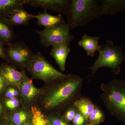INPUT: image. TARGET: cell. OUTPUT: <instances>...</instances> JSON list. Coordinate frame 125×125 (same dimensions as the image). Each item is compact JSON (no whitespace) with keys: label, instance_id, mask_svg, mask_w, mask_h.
I'll use <instances>...</instances> for the list:
<instances>
[{"label":"cell","instance_id":"22","mask_svg":"<svg viewBox=\"0 0 125 125\" xmlns=\"http://www.w3.org/2000/svg\"><path fill=\"white\" fill-rule=\"evenodd\" d=\"M2 103L5 110L13 111L19 107L20 102L17 97L11 99H3Z\"/></svg>","mask_w":125,"mask_h":125},{"label":"cell","instance_id":"32","mask_svg":"<svg viewBox=\"0 0 125 125\" xmlns=\"http://www.w3.org/2000/svg\"><path fill=\"white\" fill-rule=\"evenodd\" d=\"M49 122H48V124L47 125H49Z\"/></svg>","mask_w":125,"mask_h":125},{"label":"cell","instance_id":"30","mask_svg":"<svg viewBox=\"0 0 125 125\" xmlns=\"http://www.w3.org/2000/svg\"><path fill=\"white\" fill-rule=\"evenodd\" d=\"M23 125H32V123H30V122H27V123H24Z\"/></svg>","mask_w":125,"mask_h":125},{"label":"cell","instance_id":"3","mask_svg":"<svg viewBox=\"0 0 125 125\" xmlns=\"http://www.w3.org/2000/svg\"><path fill=\"white\" fill-rule=\"evenodd\" d=\"M70 30L84 27L100 16L99 0H72L67 14Z\"/></svg>","mask_w":125,"mask_h":125},{"label":"cell","instance_id":"8","mask_svg":"<svg viewBox=\"0 0 125 125\" xmlns=\"http://www.w3.org/2000/svg\"><path fill=\"white\" fill-rule=\"evenodd\" d=\"M72 0H25V4L67 14Z\"/></svg>","mask_w":125,"mask_h":125},{"label":"cell","instance_id":"26","mask_svg":"<svg viewBox=\"0 0 125 125\" xmlns=\"http://www.w3.org/2000/svg\"><path fill=\"white\" fill-rule=\"evenodd\" d=\"M8 86L5 82L0 69V97L2 96L6 88Z\"/></svg>","mask_w":125,"mask_h":125},{"label":"cell","instance_id":"11","mask_svg":"<svg viewBox=\"0 0 125 125\" xmlns=\"http://www.w3.org/2000/svg\"><path fill=\"white\" fill-rule=\"evenodd\" d=\"M125 11V0H99V14L114 15Z\"/></svg>","mask_w":125,"mask_h":125},{"label":"cell","instance_id":"12","mask_svg":"<svg viewBox=\"0 0 125 125\" xmlns=\"http://www.w3.org/2000/svg\"><path fill=\"white\" fill-rule=\"evenodd\" d=\"M70 48L64 43H60L52 46L50 55L54 58L61 71L65 70L67 57L70 52Z\"/></svg>","mask_w":125,"mask_h":125},{"label":"cell","instance_id":"16","mask_svg":"<svg viewBox=\"0 0 125 125\" xmlns=\"http://www.w3.org/2000/svg\"><path fill=\"white\" fill-rule=\"evenodd\" d=\"M33 15L26 11L23 6L15 10L7 19L12 25H23L29 24L30 21L33 18Z\"/></svg>","mask_w":125,"mask_h":125},{"label":"cell","instance_id":"10","mask_svg":"<svg viewBox=\"0 0 125 125\" xmlns=\"http://www.w3.org/2000/svg\"><path fill=\"white\" fill-rule=\"evenodd\" d=\"M23 101L30 104L40 95L42 90L34 85L32 81L28 76L23 80L19 90Z\"/></svg>","mask_w":125,"mask_h":125},{"label":"cell","instance_id":"5","mask_svg":"<svg viewBox=\"0 0 125 125\" xmlns=\"http://www.w3.org/2000/svg\"><path fill=\"white\" fill-rule=\"evenodd\" d=\"M27 70L32 75V78L47 83L52 82L66 76L54 68L40 52L34 54Z\"/></svg>","mask_w":125,"mask_h":125},{"label":"cell","instance_id":"7","mask_svg":"<svg viewBox=\"0 0 125 125\" xmlns=\"http://www.w3.org/2000/svg\"><path fill=\"white\" fill-rule=\"evenodd\" d=\"M4 49L6 60L12 66L19 67L22 70L27 69L35 54L22 42L11 43Z\"/></svg>","mask_w":125,"mask_h":125},{"label":"cell","instance_id":"14","mask_svg":"<svg viewBox=\"0 0 125 125\" xmlns=\"http://www.w3.org/2000/svg\"><path fill=\"white\" fill-rule=\"evenodd\" d=\"M100 37H91L86 34H83L81 39L78 42V45L85 50L88 56L93 57L96 51H100L103 46L98 44Z\"/></svg>","mask_w":125,"mask_h":125},{"label":"cell","instance_id":"6","mask_svg":"<svg viewBox=\"0 0 125 125\" xmlns=\"http://www.w3.org/2000/svg\"><path fill=\"white\" fill-rule=\"evenodd\" d=\"M68 25L65 22L42 31L36 30L40 36V43L45 47L60 43L69 46L74 38L70 33Z\"/></svg>","mask_w":125,"mask_h":125},{"label":"cell","instance_id":"19","mask_svg":"<svg viewBox=\"0 0 125 125\" xmlns=\"http://www.w3.org/2000/svg\"><path fill=\"white\" fill-rule=\"evenodd\" d=\"M10 113H6L5 119L13 125H23L29 117L28 113L24 110L13 111Z\"/></svg>","mask_w":125,"mask_h":125},{"label":"cell","instance_id":"2","mask_svg":"<svg viewBox=\"0 0 125 125\" xmlns=\"http://www.w3.org/2000/svg\"><path fill=\"white\" fill-rule=\"evenodd\" d=\"M100 87V97L109 114L125 124V81L114 79Z\"/></svg>","mask_w":125,"mask_h":125},{"label":"cell","instance_id":"20","mask_svg":"<svg viewBox=\"0 0 125 125\" xmlns=\"http://www.w3.org/2000/svg\"><path fill=\"white\" fill-rule=\"evenodd\" d=\"M31 114L32 125H47L48 120H47L45 116L39 108L36 106L31 108Z\"/></svg>","mask_w":125,"mask_h":125},{"label":"cell","instance_id":"4","mask_svg":"<svg viewBox=\"0 0 125 125\" xmlns=\"http://www.w3.org/2000/svg\"><path fill=\"white\" fill-rule=\"evenodd\" d=\"M98 52V57L89 67L91 73L88 78L90 80L95 76L98 70L102 67H108L114 74L120 73L121 65L125 58V54L121 48L114 45L112 40H108Z\"/></svg>","mask_w":125,"mask_h":125},{"label":"cell","instance_id":"25","mask_svg":"<svg viewBox=\"0 0 125 125\" xmlns=\"http://www.w3.org/2000/svg\"><path fill=\"white\" fill-rule=\"evenodd\" d=\"M72 122L73 125H84L88 123L85 117L78 111Z\"/></svg>","mask_w":125,"mask_h":125},{"label":"cell","instance_id":"27","mask_svg":"<svg viewBox=\"0 0 125 125\" xmlns=\"http://www.w3.org/2000/svg\"><path fill=\"white\" fill-rule=\"evenodd\" d=\"M6 112L4 107L2 101H0V121L5 119Z\"/></svg>","mask_w":125,"mask_h":125},{"label":"cell","instance_id":"1","mask_svg":"<svg viewBox=\"0 0 125 125\" xmlns=\"http://www.w3.org/2000/svg\"><path fill=\"white\" fill-rule=\"evenodd\" d=\"M83 79L73 74L66 75L65 78L55 81L44 99V105L47 109H53L70 104L81 97Z\"/></svg>","mask_w":125,"mask_h":125},{"label":"cell","instance_id":"17","mask_svg":"<svg viewBox=\"0 0 125 125\" xmlns=\"http://www.w3.org/2000/svg\"><path fill=\"white\" fill-rule=\"evenodd\" d=\"M25 2V0H0V16L8 18Z\"/></svg>","mask_w":125,"mask_h":125},{"label":"cell","instance_id":"24","mask_svg":"<svg viewBox=\"0 0 125 125\" xmlns=\"http://www.w3.org/2000/svg\"><path fill=\"white\" fill-rule=\"evenodd\" d=\"M48 121L51 125H70L63 117L58 115H55L50 116Z\"/></svg>","mask_w":125,"mask_h":125},{"label":"cell","instance_id":"31","mask_svg":"<svg viewBox=\"0 0 125 125\" xmlns=\"http://www.w3.org/2000/svg\"><path fill=\"white\" fill-rule=\"evenodd\" d=\"M94 125V124H93V123H87L85 124V125Z\"/></svg>","mask_w":125,"mask_h":125},{"label":"cell","instance_id":"9","mask_svg":"<svg viewBox=\"0 0 125 125\" xmlns=\"http://www.w3.org/2000/svg\"><path fill=\"white\" fill-rule=\"evenodd\" d=\"M0 69L7 85L19 90L21 83L27 76L25 71H19L16 67L4 63H1Z\"/></svg>","mask_w":125,"mask_h":125},{"label":"cell","instance_id":"18","mask_svg":"<svg viewBox=\"0 0 125 125\" xmlns=\"http://www.w3.org/2000/svg\"><path fill=\"white\" fill-rule=\"evenodd\" d=\"M78 111L85 117L87 121L88 117L95 107V105L91 100L86 97H81L73 104Z\"/></svg>","mask_w":125,"mask_h":125},{"label":"cell","instance_id":"23","mask_svg":"<svg viewBox=\"0 0 125 125\" xmlns=\"http://www.w3.org/2000/svg\"><path fill=\"white\" fill-rule=\"evenodd\" d=\"M77 112L76 108L73 105H72L67 108L62 117L67 122L69 123L72 122Z\"/></svg>","mask_w":125,"mask_h":125},{"label":"cell","instance_id":"29","mask_svg":"<svg viewBox=\"0 0 125 125\" xmlns=\"http://www.w3.org/2000/svg\"><path fill=\"white\" fill-rule=\"evenodd\" d=\"M0 125H13L5 119L0 121Z\"/></svg>","mask_w":125,"mask_h":125},{"label":"cell","instance_id":"21","mask_svg":"<svg viewBox=\"0 0 125 125\" xmlns=\"http://www.w3.org/2000/svg\"><path fill=\"white\" fill-rule=\"evenodd\" d=\"M105 118L103 112L99 107L95 105L93 111L88 117L87 122L99 125L100 123L104 122Z\"/></svg>","mask_w":125,"mask_h":125},{"label":"cell","instance_id":"15","mask_svg":"<svg viewBox=\"0 0 125 125\" xmlns=\"http://www.w3.org/2000/svg\"><path fill=\"white\" fill-rule=\"evenodd\" d=\"M13 26L7 18L0 16V42L4 45L9 46L17 38Z\"/></svg>","mask_w":125,"mask_h":125},{"label":"cell","instance_id":"28","mask_svg":"<svg viewBox=\"0 0 125 125\" xmlns=\"http://www.w3.org/2000/svg\"><path fill=\"white\" fill-rule=\"evenodd\" d=\"M4 45L2 43L0 42V58L6 60L5 55V49L4 48Z\"/></svg>","mask_w":125,"mask_h":125},{"label":"cell","instance_id":"13","mask_svg":"<svg viewBox=\"0 0 125 125\" xmlns=\"http://www.w3.org/2000/svg\"><path fill=\"white\" fill-rule=\"evenodd\" d=\"M33 18L37 19V24L38 26H43L45 28H49L65 23L61 14L57 15H52L47 13L46 10H44L43 13L39 12L36 15H33Z\"/></svg>","mask_w":125,"mask_h":125}]
</instances>
